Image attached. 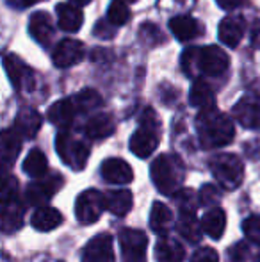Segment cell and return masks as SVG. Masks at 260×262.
Returning a JSON list of instances; mask_svg holds the SVG:
<instances>
[{
	"instance_id": "1",
	"label": "cell",
	"mask_w": 260,
	"mask_h": 262,
	"mask_svg": "<svg viewBox=\"0 0 260 262\" xmlns=\"http://www.w3.org/2000/svg\"><path fill=\"white\" fill-rule=\"evenodd\" d=\"M182 68L187 75L218 77L228 70L230 57L223 49L216 45L191 47L182 52Z\"/></svg>"
},
{
	"instance_id": "2",
	"label": "cell",
	"mask_w": 260,
	"mask_h": 262,
	"mask_svg": "<svg viewBox=\"0 0 260 262\" xmlns=\"http://www.w3.org/2000/svg\"><path fill=\"white\" fill-rule=\"evenodd\" d=\"M198 134H200V141L205 148H218V146H225L232 143L233 136H235V128L233 123L226 114L219 113L216 107L212 109H205L198 114Z\"/></svg>"
},
{
	"instance_id": "3",
	"label": "cell",
	"mask_w": 260,
	"mask_h": 262,
	"mask_svg": "<svg viewBox=\"0 0 260 262\" xmlns=\"http://www.w3.org/2000/svg\"><path fill=\"white\" fill-rule=\"evenodd\" d=\"M153 184L162 194H175L184 182L185 168L177 156H159L150 166Z\"/></svg>"
},
{
	"instance_id": "4",
	"label": "cell",
	"mask_w": 260,
	"mask_h": 262,
	"mask_svg": "<svg viewBox=\"0 0 260 262\" xmlns=\"http://www.w3.org/2000/svg\"><path fill=\"white\" fill-rule=\"evenodd\" d=\"M210 169L218 184L226 191H233L243 184L244 164L235 154H219L210 161Z\"/></svg>"
},
{
	"instance_id": "5",
	"label": "cell",
	"mask_w": 260,
	"mask_h": 262,
	"mask_svg": "<svg viewBox=\"0 0 260 262\" xmlns=\"http://www.w3.org/2000/svg\"><path fill=\"white\" fill-rule=\"evenodd\" d=\"M56 150L59 154V157L63 159V162L69 168L84 169V166L87 164V157H89V146L80 139L73 138L68 130L59 132V136L56 138Z\"/></svg>"
},
{
	"instance_id": "6",
	"label": "cell",
	"mask_w": 260,
	"mask_h": 262,
	"mask_svg": "<svg viewBox=\"0 0 260 262\" xmlns=\"http://www.w3.org/2000/svg\"><path fill=\"white\" fill-rule=\"evenodd\" d=\"M107 209L105 196L97 189H87L77 196L75 202V216L82 225H93L98 221L102 212Z\"/></svg>"
},
{
	"instance_id": "7",
	"label": "cell",
	"mask_w": 260,
	"mask_h": 262,
	"mask_svg": "<svg viewBox=\"0 0 260 262\" xmlns=\"http://www.w3.org/2000/svg\"><path fill=\"white\" fill-rule=\"evenodd\" d=\"M148 237L137 228H123L120 232V246H122L123 262H145Z\"/></svg>"
},
{
	"instance_id": "8",
	"label": "cell",
	"mask_w": 260,
	"mask_h": 262,
	"mask_svg": "<svg viewBox=\"0 0 260 262\" xmlns=\"http://www.w3.org/2000/svg\"><path fill=\"white\" fill-rule=\"evenodd\" d=\"M63 186V179L59 175L49 177V179L38 180V182H32L31 186L25 191V200L29 205H34V207H45V204L54 196V194L59 191V187Z\"/></svg>"
},
{
	"instance_id": "9",
	"label": "cell",
	"mask_w": 260,
	"mask_h": 262,
	"mask_svg": "<svg viewBox=\"0 0 260 262\" xmlns=\"http://www.w3.org/2000/svg\"><path fill=\"white\" fill-rule=\"evenodd\" d=\"M84 57H86V47L79 39L64 38L57 43L52 54V62L57 68H69V66L79 64Z\"/></svg>"
},
{
	"instance_id": "10",
	"label": "cell",
	"mask_w": 260,
	"mask_h": 262,
	"mask_svg": "<svg viewBox=\"0 0 260 262\" xmlns=\"http://www.w3.org/2000/svg\"><path fill=\"white\" fill-rule=\"evenodd\" d=\"M4 68H6L7 77H9V80L13 82L14 88H18V90H21V88L31 90V88L34 86L32 70L14 54L4 55Z\"/></svg>"
},
{
	"instance_id": "11",
	"label": "cell",
	"mask_w": 260,
	"mask_h": 262,
	"mask_svg": "<svg viewBox=\"0 0 260 262\" xmlns=\"http://www.w3.org/2000/svg\"><path fill=\"white\" fill-rule=\"evenodd\" d=\"M84 262H114L112 237L107 234H100L93 237L86 245L82 253Z\"/></svg>"
},
{
	"instance_id": "12",
	"label": "cell",
	"mask_w": 260,
	"mask_h": 262,
	"mask_svg": "<svg viewBox=\"0 0 260 262\" xmlns=\"http://www.w3.org/2000/svg\"><path fill=\"white\" fill-rule=\"evenodd\" d=\"M233 116L243 127L260 130V98H241L233 105Z\"/></svg>"
},
{
	"instance_id": "13",
	"label": "cell",
	"mask_w": 260,
	"mask_h": 262,
	"mask_svg": "<svg viewBox=\"0 0 260 262\" xmlns=\"http://www.w3.org/2000/svg\"><path fill=\"white\" fill-rule=\"evenodd\" d=\"M157 145H159V134H157V128H153V127L137 128L130 138L132 154L141 159L152 156V154L155 152Z\"/></svg>"
},
{
	"instance_id": "14",
	"label": "cell",
	"mask_w": 260,
	"mask_h": 262,
	"mask_svg": "<svg viewBox=\"0 0 260 262\" xmlns=\"http://www.w3.org/2000/svg\"><path fill=\"white\" fill-rule=\"evenodd\" d=\"M244 31H246V21H244L243 16H226L219 24L218 36L223 45L235 49L243 39Z\"/></svg>"
},
{
	"instance_id": "15",
	"label": "cell",
	"mask_w": 260,
	"mask_h": 262,
	"mask_svg": "<svg viewBox=\"0 0 260 262\" xmlns=\"http://www.w3.org/2000/svg\"><path fill=\"white\" fill-rule=\"evenodd\" d=\"M102 177H104L109 184L125 186V184L132 182L134 171H132L129 162H125L123 159H107V161H104V164H102Z\"/></svg>"
},
{
	"instance_id": "16",
	"label": "cell",
	"mask_w": 260,
	"mask_h": 262,
	"mask_svg": "<svg viewBox=\"0 0 260 262\" xmlns=\"http://www.w3.org/2000/svg\"><path fill=\"white\" fill-rule=\"evenodd\" d=\"M54 32H56V29H54V21L49 14L43 13V11L31 14V18H29V34L39 45H49L54 38Z\"/></svg>"
},
{
	"instance_id": "17",
	"label": "cell",
	"mask_w": 260,
	"mask_h": 262,
	"mask_svg": "<svg viewBox=\"0 0 260 262\" xmlns=\"http://www.w3.org/2000/svg\"><path fill=\"white\" fill-rule=\"evenodd\" d=\"M23 204L18 200V194L2 200V230L13 232L23 223Z\"/></svg>"
},
{
	"instance_id": "18",
	"label": "cell",
	"mask_w": 260,
	"mask_h": 262,
	"mask_svg": "<svg viewBox=\"0 0 260 262\" xmlns=\"http://www.w3.org/2000/svg\"><path fill=\"white\" fill-rule=\"evenodd\" d=\"M57 13V24L64 32H77L80 31L84 24V14L77 6L72 2H61L56 6Z\"/></svg>"
},
{
	"instance_id": "19",
	"label": "cell",
	"mask_w": 260,
	"mask_h": 262,
	"mask_svg": "<svg viewBox=\"0 0 260 262\" xmlns=\"http://www.w3.org/2000/svg\"><path fill=\"white\" fill-rule=\"evenodd\" d=\"M77 113H79V111H77V105H75V102H73V98H64V100H59L50 105L46 116H49V120L52 121L54 125H57V127L66 130V128L72 127Z\"/></svg>"
},
{
	"instance_id": "20",
	"label": "cell",
	"mask_w": 260,
	"mask_h": 262,
	"mask_svg": "<svg viewBox=\"0 0 260 262\" xmlns=\"http://www.w3.org/2000/svg\"><path fill=\"white\" fill-rule=\"evenodd\" d=\"M43 118L36 109H21L18 113L16 120H14V130L21 136V138H34L38 130L41 128Z\"/></svg>"
},
{
	"instance_id": "21",
	"label": "cell",
	"mask_w": 260,
	"mask_h": 262,
	"mask_svg": "<svg viewBox=\"0 0 260 262\" xmlns=\"http://www.w3.org/2000/svg\"><path fill=\"white\" fill-rule=\"evenodd\" d=\"M170 29L173 32V36L178 41H189V39L196 38L201 31V24H198V20H195L193 16L187 14H182V16H175L170 20Z\"/></svg>"
},
{
	"instance_id": "22",
	"label": "cell",
	"mask_w": 260,
	"mask_h": 262,
	"mask_svg": "<svg viewBox=\"0 0 260 262\" xmlns=\"http://www.w3.org/2000/svg\"><path fill=\"white\" fill-rule=\"evenodd\" d=\"M61 223H63V214L57 209L49 207V205L36 209V212L31 217V225L39 232H50L59 227Z\"/></svg>"
},
{
	"instance_id": "23",
	"label": "cell",
	"mask_w": 260,
	"mask_h": 262,
	"mask_svg": "<svg viewBox=\"0 0 260 262\" xmlns=\"http://www.w3.org/2000/svg\"><path fill=\"white\" fill-rule=\"evenodd\" d=\"M114 120L111 114L107 113H98L86 123V134L91 139H105L114 132Z\"/></svg>"
},
{
	"instance_id": "24",
	"label": "cell",
	"mask_w": 260,
	"mask_h": 262,
	"mask_svg": "<svg viewBox=\"0 0 260 262\" xmlns=\"http://www.w3.org/2000/svg\"><path fill=\"white\" fill-rule=\"evenodd\" d=\"M189 102H191V105L200 107L201 111L212 109V107H216V95L203 79H196L191 86V91H189Z\"/></svg>"
},
{
	"instance_id": "25",
	"label": "cell",
	"mask_w": 260,
	"mask_h": 262,
	"mask_svg": "<svg viewBox=\"0 0 260 262\" xmlns=\"http://www.w3.org/2000/svg\"><path fill=\"white\" fill-rule=\"evenodd\" d=\"M185 257V248L171 237H162L155 246L157 262H182Z\"/></svg>"
},
{
	"instance_id": "26",
	"label": "cell",
	"mask_w": 260,
	"mask_h": 262,
	"mask_svg": "<svg viewBox=\"0 0 260 262\" xmlns=\"http://www.w3.org/2000/svg\"><path fill=\"white\" fill-rule=\"evenodd\" d=\"M225 227H226V214L225 210L219 207L207 210L203 214V217H201V228L212 239L221 237L223 232H225Z\"/></svg>"
},
{
	"instance_id": "27",
	"label": "cell",
	"mask_w": 260,
	"mask_h": 262,
	"mask_svg": "<svg viewBox=\"0 0 260 262\" xmlns=\"http://www.w3.org/2000/svg\"><path fill=\"white\" fill-rule=\"evenodd\" d=\"M177 230L187 243L198 245L201 239V230H203V228H201V223L198 221L196 212H180Z\"/></svg>"
},
{
	"instance_id": "28",
	"label": "cell",
	"mask_w": 260,
	"mask_h": 262,
	"mask_svg": "<svg viewBox=\"0 0 260 262\" xmlns=\"http://www.w3.org/2000/svg\"><path fill=\"white\" fill-rule=\"evenodd\" d=\"M171 223H173V214H171L170 207L162 202H155L152 205V210H150V227H152V230L164 237L166 232L171 228Z\"/></svg>"
},
{
	"instance_id": "29",
	"label": "cell",
	"mask_w": 260,
	"mask_h": 262,
	"mask_svg": "<svg viewBox=\"0 0 260 262\" xmlns=\"http://www.w3.org/2000/svg\"><path fill=\"white\" fill-rule=\"evenodd\" d=\"M105 205L109 212L114 216H125L132 207V193L129 189L109 191L105 194Z\"/></svg>"
},
{
	"instance_id": "30",
	"label": "cell",
	"mask_w": 260,
	"mask_h": 262,
	"mask_svg": "<svg viewBox=\"0 0 260 262\" xmlns=\"http://www.w3.org/2000/svg\"><path fill=\"white\" fill-rule=\"evenodd\" d=\"M0 145H2L4 164L9 166L21 150V136L14 128H6L2 132V138H0Z\"/></svg>"
},
{
	"instance_id": "31",
	"label": "cell",
	"mask_w": 260,
	"mask_h": 262,
	"mask_svg": "<svg viewBox=\"0 0 260 262\" xmlns=\"http://www.w3.org/2000/svg\"><path fill=\"white\" fill-rule=\"evenodd\" d=\"M21 169L31 177H43L46 173V169H49V161H46L45 154H43L41 150L34 148L25 157L23 164H21Z\"/></svg>"
},
{
	"instance_id": "32",
	"label": "cell",
	"mask_w": 260,
	"mask_h": 262,
	"mask_svg": "<svg viewBox=\"0 0 260 262\" xmlns=\"http://www.w3.org/2000/svg\"><path fill=\"white\" fill-rule=\"evenodd\" d=\"M73 102H75L79 113H89V111L98 109V107L104 104L102 97L94 90H82L75 98H73Z\"/></svg>"
},
{
	"instance_id": "33",
	"label": "cell",
	"mask_w": 260,
	"mask_h": 262,
	"mask_svg": "<svg viewBox=\"0 0 260 262\" xmlns=\"http://www.w3.org/2000/svg\"><path fill=\"white\" fill-rule=\"evenodd\" d=\"M129 18H130V11H129V6H127L125 0H112V2L109 4L107 20L111 21L114 27L123 25Z\"/></svg>"
},
{
	"instance_id": "34",
	"label": "cell",
	"mask_w": 260,
	"mask_h": 262,
	"mask_svg": "<svg viewBox=\"0 0 260 262\" xmlns=\"http://www.w3.org/2000/svg\"><path fill=\"white\" fill-rule=\"evenodd\" d=\"M221 200V193L219 189L214 186V184H205L200 189V194H198V204L207 207V205H214Z\"/></svg>"
},
{
	"instance_id": "35",
	"label": "cell",
	"mask_w": 260,
	"mask_h": 262,
	"mask_svg": "<svg viewBox=\"0 0 260 262\" xmlns=\"http://www.w3.org/2000/svg\"><path fill=\"white\" fill-rule=\"evenodd\" d=\"M243 230L246 237L255 245H260V216H250L244 220Z\"/></svg>"
},
{
	"instance_id": "36",
	"label": "cell",
	"mask_w": 260,
	"mask_h": 262,
	"mask_svg": "<svg viewBox=\"0 0 260 262\" xmlns=\"http://www.w3.org/2000/svg\"><path fill=\"white\" fill-rule=\"evenodd\" d=\"M230 262H248L250 259V246L246 243H237L228 250Z\"/></svg>"
},
{
	"instance_id": "37",
	"label": "cell",
	"mask_w": 260,
	"mask_h": 262,
	"mask_svg": "<svg viewBox=\"0 0 260 262\" xmlns=\"http://www.w3.org/2000/svg\"><path fill=\"white\" fill-rule=\"evenodd\" d=\"M191 262H219V255L214 248H200L191 257Z\"/></svg>"
},
{
	"instance_id": "38",
	"label": "cell",
	"mask_w": 260,
	"mask_h": 262,
	"mask_svg": "<svg viewBox=\"0 0 260 262\" xmlns=\"http://www.w3.org/2000/svg\"><path fill=\"white\" fill-rule=\"evenodd\" d=\"M93 34L94 36H102L104 39H109V38H112V36L116 34V29L109 20H100L97 24V27H94Z\"/></svg>"
},
{
	"instance_id": "39",
	"label": "cell",
	"mask_w": 260,
	"mask_h": 262,
	"mask_svg": "<svg viewBox=\"0 0 260 262\" xmlns=\"http://www.w3.org/2000/svg\"><path fill=\"white\" fill-rule=\"evenodd\" d=\"M221 9H226V11H232V9H237V7L243 4V0H216Z\"/></svg>"
},
{
	"instance_id": "40",
	"label": "cell",
	"mask_w": 260,
	"mask_h": 262,
	"mask_svg": "<svg viewBox=\"0 0 260 262\" xmlns=\"http://www.w3.org/2000/svg\"><path fill=\"white\" fill-rule=\"evenodd\" d=\"M69 2L73 4V6H77V7H80V6H86V4H89L91 0H69Z\"/></svg>"
},
{
	"instance_id": "41",
	"label": "cell",
	"mask_w": 260,
	"mask_h": 262,
	"mask_svg": "<svg viewBox=\"0 0 260 262\" xmlns=\"http://www.w3.org/2000/svg\"><path fill=\"white\" fill-rule=\"evenodd\" d=\"M23 6H32V4H38V2H41V0H20Z\"/></svg>"
},
{
	"instance_id": "42",
	"label": "cell",
	"mask_w": 260,
	"mask_h": 262,
	"mask_svg": "<svg viewBox=\"0 0 260 262\" xmlns=\"http://www.w3.org/2000/svg\"><path fill=\"white\" fill-rule=\"evenodd\" d=\"M257 262H260V257H258V260H257Z\"/></svg>"
}]
</instances>
